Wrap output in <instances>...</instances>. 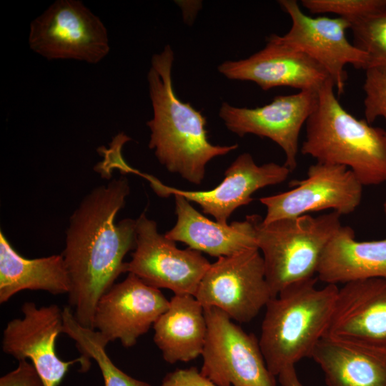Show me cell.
I'll return each instance as SVG.
<instances>
[{"mask_svg":"<svg viewBox=\"0 0 386 386\" xmlns=\"http://www.w3.org/2000/svg\"><path fill=\"white\" fill-rule=\"evenodd\" d=\"M129 194L125 177L95 187L70 217L62 255L70 278L69 304L75 320L93 330L99 299L126 272L124 258L136 247V219L115 222Z\"/></svg>","mask_w":386,"mask_h":386,"instance_id":"1","label":"cell"},{"mask_svg":"<svg viewBox=\"0 0 386 386\" xmlns=\"http://www.w3.org/2000/svg\"><path fill=\"white\" fill-rule=\"evenodd\" d=\"M174 59L169 44L151 59L147 81L153 117L147 122L150 129L149 148L169 172L200 184L207 163L235 150L238 144L220 146L209 142L206 117L179 99L174 90Z\"/></svg>","mask_w":386,"mask_h":386,"instance_id":"2","label":"cell"},{"mask_svg":"<svg viewBox=\"0 0 386 386\" xmlns=\"http://www.w3.org/2000/svg\"><path fill=\"white\" fill-rule=\"evenodd\" d=\"M305 124L302 154L317 162L346 167L363 186L386 182L385 129L345 109L331 79L317 91L316 106Z\"/></svg>","mask_w":386,"mask_h":386,"instance_id":"3","label":"cell"},{"mask_svg":"<svg viewBox=\"0 0 386 386\" xmlns=\"http://www.w3.org/2000/svg\"><path fill=\"white\" fill-rule=\"evenodd\" d=\"M317 278L292 284L272 297L265 306L259 346L274 377L312 352L324 337L339 287H316Z\"/></svg>","mask_w":386,"mask_h":386,"instance_id":"4","label":"cell"},{"mask_svg":"<svg viewBox=\"0 0 386 386\" xmlns=\"http://www.w3.org/2000/svg\"><path fill=\"white\" fill-rule=\"evenodd\" d=\"M341 215L331 212L305 214L256 224L257 245L273 297L285 288L317 274L323 253L342 226Z\"/></svg>","mask_w":386,"mask_h":386,"instance_id":"5","label":"cell"},{"mask_svg":"<svg viewBox=\"0 0 386 386\" xmlns=\"http://www.w3.org/2000/svg\"><path fill=\"white\" fill-rule=\"evenodd\" d=\"M30 49L47 60L97 64L109 52L107 29L80 0H56L30 24Z\"/></svg>","mask_w":386,"mask_h":386,"instance_id":"6","label":"cell"},{"mask_svg":"<svg viewBox=\"0 0 386 386\" xmlns=\"http://www.w3.org/2000/svg\"><path fill=\"white\" fill-rule=\"evenodd\" d=\"M207 332L200 374L215 386H276L259 340L214 307H204Z\"/></svg>","mask_w":386,"mask_h":386,"instance_id":"7","label":"cell"},{"mask_svg":"<svg viewBox=\"0 0 386 386\" xmlns=\"http://www.w3.org/2000/svg\"><path fill=\"white\" fill-rule=\"evenodd\" d=\"M194 297L204 307L220 309L232 320L241 323L252 320L273 297L259 249L217 258Z\"/></svg>","mask_w":386,"mask_h":386,"instance_id":"8","label":"cell"},{"mask_svg":"<svg viewBox=\"0 0 386 386\" xmlns=\"http://www.w3.org/2000/svg\"><path fill=\"white\" fill-rule=\"evenodd\" d=\"M136 247L126 272L145 284L167 288L174 295L195 296L211 263L201 252L179 249L175 242L158 232L157 223L142 213L136 219Z\"/></svg>","mask_w":386,"mask_h":386,"instance_id":"9","label":"cell"},{"mask_svg":"<svg viewBox=\"0 0 386 386\" xmlns=\"http://www.w3.org/2000/svg\"><path fill=\"white\" fill-rule=\"evenodd\" d=\"M307 175L291 182L290 190L259 199L267 209L264 223L325 209L342 216L360 204L363 185L346 167L317 162Z\"/></svg>","mask_w":386,"mask_h":386,"instance_id":"10","label":"cell"},{"mask_svg":"<svg viewBox=\"0 0 386 386\" xmlns=\"http://www.w3.org/2000/svg\"><path fill=\"white\" fill-rule=\"evenodd\" d=\"M278 2L292 20L290 30L279 36L281 41L318 63L332 80L338 95L343 94L347 79L345 66L352 64L363 69L368 66L367 54L347 38L350 21L341 17L307 15L295 0Z\"/></svg>","mask_w":386,"mask_h":386,"instance_id":"11","label":"cell"},{"mask_svg":"<svg viewBox=\"0 0 386 386\" xmlns=\"http://www.w3.org/2000/svg\"><path fill=\"white\" fill-rule=\"evenodd\" d=\"M21 310L23 317L9 321L3 331L4 353L18 361L29 359L44 386H59L76 362L81 363V372L88 371L90 362L83 356L64 361L57 355L56 341L63 332V310L56 305L37 307L34 302H24Z\"/></svg>","mask_w":386,"mask_h":386,"instance_id":"12","label":"cell"},{"mask_svg":"<svg viewBox=\"0 0 386 386\" xmlns=\"http://www.w3.org/2000/svg\"><path fill=\"white\" fill-rule=\"evenodd\" d=\"M317 100V91H300L277 96L270 103L256 108L237 107L223 102L219 115L226 127L239 137L251 134L275 142L284 152V164L292 172L297 165L301 129Z\"/></svg>","mask_w":386,"mask_h":386,"instance_id":"13","label":"cell"},{"mask_svg":"<svg viewBox=\"0 0 386 386\" xmlns=\"http://www.w3.org/2000/svg\"><path fill=\"white\" fill-rule=\"evenodd\" d=\"M169 305V301L159 289L128 273L124 281L114 284L98 301L93 330L108 342L119 340L124 347H131Z\"/></svg>","mask_w":386,"mask_h":386,"instance_id":"14","label":"cell"},{"mask_svg":"<svg viewBox=\"0 0 386 386\" xmlns=\"http://www.w3.org/2000/svg\"><path fill=\"white\" fill-rule=\"evenodd\" d=\"M291 171L274 162L257 165L249 153L239 155L224 172L219 185L207 191H188L163 184L152 176L144 174L155 192L162 197L180 195L198 204L204 214L216 222L227 225L232 214L239 207L247 205L258 189L284 182Z\"/></svg>","mask_w":386,"mask_h":386,"instance_id":"15","label":"cell"},{"mask_svg":"<svg viewBox=\"0 0 386 386\" xmlns=\"http://www.w3.org/2000/svg\"><path fill=\"white\" fill-rule=\"evenodd\" d=\"M217 69L229 79L252 81L265 91L289 86L317 91L330 79L318 63L277 34L267 37L265 46L248 58L227 60Z\"/></svg>","mask_w":386,"mask_h":386,"instance_id":"16","label":"cell"},{"mask_svg":"<svg viewBox=\"0 0 386 386\" xmlns=\"http://www.w3.org/2000/svg\"><path fill=\"white\" fill-rule=\"evenodd\" d=\"M343 284L324 336L386 351V279L372 278Z\"/></svg>","mask_w":386,"mask_h":386,"instance_id":"17","label":"cell"},{"mask_svg":"<svg viewBox=\"0 0 386 386\" xmlns=\"http://www.w3.org/2000/svg\"><path fill=\"white\" fill-rule=\"evenodd\" d=\"M174 201L177 219L174 227L165 234L168 239L184 242L191 249L217 258L257 247L256 224L259 215H248L243 221L224 225L202 215L182 196L174 195Z\"/></svg>","mask_w":386,"mask_h":386,"instance_id":"18","label":"cell"},{"mask_svg":"<svg viewBox=\"0 0 386 386\" xmlns=\"http://www.w3.org/2000/svg\"><path fill=\"white\" fill-rule=\"evenodd\" d=\"M317 278L326 284H345L360 279H386V238L357 241L354 230L341 226L321 258Z\"/></svg>","mask_w":386,"mask_h":386,"instance_id":"19","label":"cell"},{"mask_svg":"<svg viewBox=\"0 0 386 386\" xmlns=\"http://www.w3.org/2000/svg\"><path fill=\"white\" fill-rule=\"evenodd\" d=\"M311 358L327 386H386V351L324 336Z\"/></svg>","mask_w":386,"mask_h":386,"instance_id":"20","label":"cell"},{"mask_svg":"<svg viewBox=\"0 0 386 386\" xmlns=\"http://www.w3.org/2000/svg\"><path fill=\"white\" fill-rule=\"evenodd\" d=\"M154 342L170 364L202 355L207 325L204 307L191 295H174L153 325Z\"/></svg>","mask_w":386,"mask_h":386,"instance_id":"21","label":"cell"},{"mask_svg":"<svg viewBox=\"0 0 386 386\" xmlns=\"http://www.w3.org/2000/svg\"><path fill=\"white\" fill-rule=\"evenodd\" d=\"M68 270L61 254L27 259L19 254L0 232V303L19 292L42 290L52 295L69 294Z\"/></svg>","mask_w":386,"mask_h":386,"instance_id":"22","label":"cell"},{"mask_svg":"<svg viewBox=\"0 0 386 386\" xmlns=\"http://www.w3.org/2000/svg\"><path fill=\"white\" fill-rule=\"evenodd\" d=\"M64 329L76 344L81 356L89 362L92 358L97 363L103 377L104 386H152L137 380L118 368L106 352L108 341L96 330L81 326L75 320L73 310L63 309Z\"/></svg>","mask_w":386,"mask_h":386,"instance_id":"23","label":"cell"},{"mask_svg":"<svg viewBox=\"0 0 386 386\" xmlns=\"http://www.w3.org/2000/svg\"><path fill=\"white\" fill-rule=\"evenodd\" d=\"M350 29L353 44L368 56L367 68L386 70V10L351 22Z\"/></svg>","mask_w":386,"mask_h":386,"instance_id":"24","label":"cell"},{"mask_svg":"<svg viewBox=\"0 0 386 386\" xmlns=\"http://www.w3.org/2000/svg\"><path fill=\"white\" fill-rule=\"evenodd\" d=\"M311 14H335L352 22L386 10V0H302Z\"/></svg>","mask_w":386,"mask_h":386,"instance_id":"25","label":"cell"},{"mask_svg":"<svg viewBox=\"0 0 386 386\" xmlns=\"http://www.w3.org/2000/svg\"><path fill=\"white\" fill-rule=\"evenodd\" d=\"M363 90L365 94V120L371 124L377 118L382 117L386 122V70L378 68L365 69Z\"/></svg>","mask_w":386,"mask_h":386,"instance_id":"26","label":"cell"},{"mask_svg":"<svg viewBox=\"0 0 386 386\" xmlns=\"http://www.w3.org/2000/svg\"><path fill=\"white\" fill-rule=\"evenodd\" d=\"M0 386H44V384L34 365L21 360L15 370L1 377Z\"/></svg>","mask_w":386,"mask_h":386,"instance_id":"27","label":"cell"},{"mask_svg":"<svg viewBox=\"0 0 386 386\" xmlns=\"http://www.w3.org/2000/svg\"><path fill=\"white\" fill-rule=\"evenodd\" d=\"M161 386H215L204 378L196 367L177 369L164 377Z\"/></svg>","mask_w":386,"mask_h":386,"instance_id":"28","label":"cell"},{"mask_svg":"<svg viewBox=\"0 0 386 386\" xmlns=\"http://www.w3.org/2000/svg\"><path fill=\"white\" fill-rule=\"evenodd\" d=\"M277 377L281 386H303L297 376L295 367L284 369Z\"/></svg>","mask_w":386,"mask_h":386,"instance_id":"29","label":"cell"},{"mask_svg":"<svg viewBox=\"0 0 386 386\" xmlns=\"http://www.w3.org/2000/svg\"><path fill=\"white\" fill-rule=\"evenodd\" d=\"M383 211H384V213H385V217H386V198L384 201V203H383Z\"/></svg>","mask_w":386,"mask_h":386,"instance_id":"30","label":"cell"}]
</instances>
